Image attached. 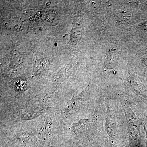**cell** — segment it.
I'll return each instance as SVG.
<instances>
[{"label": "cell", "instance_id": "6da1fadb", "mask_svg": "<svg viewBox=\"0 0 147 147\" xmlns=\"http://www.w3.org/2000/svg\"><path fill=\"white\" fill-rule=\"evenodd\" d=\"M119 55L117 50L113 49L108 51L105 59V65L109 69L113 68L118 62Z\"/></svg>", "mask_w": 147, "mask_h": 147}, {"label": "cell", "instance_id": "7a4b0ae2", "mask_svg": "<svg viewBox=\"0 0 147 147\" xmlns=\"http://www.w3.org/2000/svg\"><path fill=\"white\" fill-rule=\"evenodd\" d=\"M141 28H143V29L147 30V22L144 23L142 25H141Z\"/></svg>", "mask_w": 147, "mask_h": 147}]
</instances>
